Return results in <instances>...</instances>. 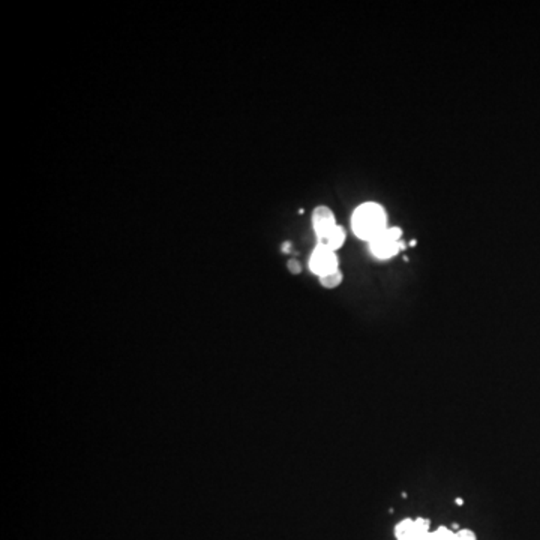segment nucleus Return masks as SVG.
Listing matches in <instances>:
<instances>
[{
	"label": "nucleus",
	"instance_id": "obj_3",
	"mask_svg": "<svg viewBox=\"0 0 540 540\" xmlns=\"http://www.w3.org/2000/svg\"><path fill=\"white\" fill-rule=\"evenodd\" d=\"M395 534L398 540H438L437 532L430 530V521L423 518L401 521L395 528Z\"/></svg>",
	"mask_w": 540,
	"mask_h": 540
},
{
	"label": "nucleus",
	"instance_id": "obj_4",
	"mask_svg": "<svg viewBox=\"0 0 540 540\" xmlns=\"http://www.w3.org/2000/svg\"><path fill=\"white\" fill-rule=\"evenodd\" d=\"M309 269L315 275H319L320 278L335 272V270H338V257H336L335 251L329 250V248H326V246L319 245L311 255Z\"/></svg>",
	"mask_w": 540,
	"mask_h": 540
},
{
	"label": "nucleus",
	"instance_id": "obj_2",
	"mask_svg": "<svg viewBox=\"0 0 540 540\" xmlns=\"http://www.w3.org/2000/svg\"><path fill=\"white\" fill-rule=\"evenodd\" d=\"M402 230L399 227H387L374 240L369 242V250L374 257L380 260H386L393 255H397L405 245L401 242Z\"/></svg>",
	"mask_w": 540,
	"mask_h": 540
},
{
	"label": "nucleus",
	"instance_id": "obj_8",
	"mask_svg": "<svg viewBox=\"0 0 540 540\" xmlns=\"http://www.w3.org/2000/svg\"><path fill=\"white\" fill-rule=\"evenodd\" d=\"M455 540H477V537L471 530H468V528H464V530L456 532Z\"/></svg>",
	"mask_w": 540,
	"mask_h": 540
},
{
	"label": "nucleus",
	"instance_id": "obj_9",
	"mask_svg": "<svg viewBox=\"0 0 540 540\" xmlns=\"http://www.w3.org/2000/svg\"><path fill=\"white\" fill-rule=\"evenodd\" d=\"M287 267H288L290 272H291V274H295V275L300 274V270H302V267H300V263H299L297 260H290V262H288V264H287Z\"/></svg>",
	"mask_w": 540,
	"mask_h": 540
},
{
	"label": "nucleus",
	"instance_id": "obj_5",
	"mask_svg": "<svg viewBox=\"0 0 540 540\" xmlns=\"http://www.w3.org/2000/svg\"><path fill=\"white\" fill-rule=\"evenodd\" d=\"M336 225L338 224L335 222V215L329 207L326 206L315 207L312 213V227L315 234H317V238L330 231L333 227H336Z\"/></svg>",
	"mask_w": 540,
	"mask_h": 540
},
{
	"label": "nucleus",
	"instance_id": "obj_1",
	"mask_svg": "<svg viewBox=\"0 0 540 540\" xmlns=\"http://www.w3.org/2000/svg\"><path fill=\"white\" fill-rule=\"evenodd\" d=\"M352 224L357 238L369 243L387 229L386 210L378 202H365L354 210Z\"/></svg>",
	"mask_w": 540,
	"mask_h": 540
},
{
	"label": "nucleus",
	"instance_id": "obj_6",
	"mask_svg": "<svg viewBox=\"0 0 540 540\" xmlns=\"http://www.w3.org/2000/svg\"><path fill=\"white\" fill-rule=\"evenodd\" d=\"M344 242H345V230L341 227V225H336V227H333L330 231L319 238V245L329 248L332 251H336L338 248H341Z\"/></svg>",
	"mask_w": 540,
	"mask_h": 540
},
{
	"label": "nucleus",
	"instance_id": "obj_7",
	"mask_svg": "<svg viewBox=\"0 0 540 540\" xmlns=\"http://www.w3.org/2000/svg\"><path fill=\"white\" fill-rule=\"evenodd\" d=\"M320 283L326 288H336L338 285L342 283V275H341L340 270H335V272H332L329 275L321 276L320 278Z\"/></svg>",
	"mask_w": 540,
	"mask_h": 540
}]
</instances>
